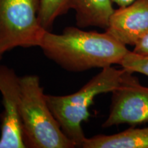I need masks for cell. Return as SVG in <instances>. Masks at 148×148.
<instances>
[{"mask_svg":"<svg viewBox=\"0 0 148 148\" xmlns=\"http://www.w3.org/2000/svg\"><path fill=\"white\" fill-rule=\"evenodd\" d=\"M125 70L108 66L84 84L75 93L56 96L45 95L49 108L65 135L75 144L82 147L86 139L82 123L90 116L88 108L97 95L112 92L121 84Z\"/></svg>","mask_w":148,"mask_h":148,"instance_id":"cell-3","label":"cell"},{"mask_svg":"<svg viewBox=\"0 0 148 148\" xmlns=\"http://www.w3.org/2000/svg\"><path fill=\"white\" fill-rule=\"evenodd\" d=\"M120 65L130 73H138L148 76V56L139 55L129 50Z\"/></svg>","mask_w":148,"mask_h":148,"instance_id":"cell-11","label":"cell"},{"mask_svg":"<svg viewBox=\"0 0 148 148\" xmlns=\"http://www.w3.org/2000/svg\"><path fill=\"white\" fill-rule=\"evenodd\" d=\"M83 148H148V127L132 126L111 135L98 134L86 138Z\"/></svg>","mask_w":148,"mask_h":148,"instance_id":"cell-9","label":"cell"},{"mask_svg":"<svg viewBox=\"0 0 148 148\" xmlns=\"http://www.w3.org/2000/svg\"><path fill=\"white\" fill-rule=\"evenodd\" d=\"M72 2L73 0H40L38 18L42 27L49 30L57 18L71 10Z\"/></svg>","mask_w":148,"mask_h":148,"instance_id":"cell-10","label":"cell"},{"mask_svg":"<svg viewBox=\"0 0 148 148\" xmlns=\"http://www.w3.org/2000/svg\"><path fill=\"white\" fill-rule=\"evenodd\" d=\"M19 110L27 147H75L53 116L36 75L19 77Z\"/></svg>","mask_w":148,"mask_h":148,"instance_id":"cell-2","label":"cell"},{"mask_svg":"<svg viewBox=\"0 0 148 148\" xmlns=\"http://www.w3.org/2000/svg\"><path fill=\"white\" fill-rule=\"evenodd\" d=\"M106 32L125 46H134L148 34V0L115 9Z\"/></svg>","mask_w":148,"mask_h":148,"instance_id":"cell-7","label":"cell"},{"mask_svg":"<svg viewBox=\"0 0 148 148\" xmlns=\"http://www.w3.org/2000/svg\"><path fill=\"white\" fill-rule=\"evenodd\" d=\"M0 92L3 111L1 116L0 148L27 147L19 110V77L13 69L0 66Z\"/></svg>","mask_w":148,"mask_h":148,"instance_id":"cell-6","label":"cell"},{"mask_svg":"<svg viewBox=\"0 0 148 148\" xmlns=\"http://www.w3.org/2000/svg\"><path fill=\"white\" fill-rule=\"evenodd\" d=\"M71 10L79 28L97 27L106 30L115 9L112 0H73Z\"/></svg>","mask_w":148,"mask_h":148,"instance_id":"cell-8","label":"cell"},{"mask_svg":"<svg viewBox=\"0 0 148 148\" xmlns=\"http://www.w3.org/2000/svg\"><path fill=\"white\" fill-rule=\"evenodd\" d=\"M134 47L132 50L134 53L142 56H148V34L141 38Z\"/></svg>","mask_w":148,"mask_h":148,"instance_id":"cell-12","label":"cell"},{"mask_svg":"<svg viewBox=\"0 0 148 148\" xmlns=\"http://www.w3.org/2000/svg\"><path fill=\"white\" fill-rule=\"evenodd\" d=\"M135 0H112V3H115L119 8L125 7L134 2Z\"/></svg>","mask_w":148,"mask_h":148,"instance_id":"cell-13","label":"cell"},{"mask_svg":"<svg viewBox=\"0 0 148 148\" xmlns=\"http://www.w3.org/2000/svg\"><path fill=\"white\" fill-rule=\"evenodd\" d=\"M109 114L103 127L148 123V87L132 73L125 71L121 84L112 91Z\"/></svg>","mask_w":148,"mask_h":148,"instance_id":"cell-5","label":"cell"},{"mask_svg":"<svg viewBox=\"0 0 148 148\" xmlns=\"http://www.w3.org/2000/svg\"><path fill=\"white\" fill-rule=\"evenodd\" d=\"M40 0H0V56L16 47H39Z\"/></svg>","mask_w":148,"mask_h":148,"instance_id":"cell-4","label":"cell"},{"mask_svg":"<svg viewBox=\"0 0 148 148\" xmlns=\"http://www.w3.org/2000/svg\"><path fill=\"white\" fill-rule=\"evenodd\" d=\"M39 47L48 58L73 72L120 65L129 51L106 31H85L78 27H67L59 34L47 30Z\"/></svg>","mask_w":148,"mask_h":148,"instance_id":"cell-1","label":"cell"},{"mask_svg":"<svg viewBox=\"0 0 148 148\" xmlns=\"http://www.w3.org/2000/svg\"><path fill=\"white\" fill-rule=\"evenodd\" d=\"M1 58H2V57H1V56H0V60H1Z\"/></svg>","mask_w":148,"mask_h":148,"instance_id":"cell-14","label":"cell"}]
</instances>
